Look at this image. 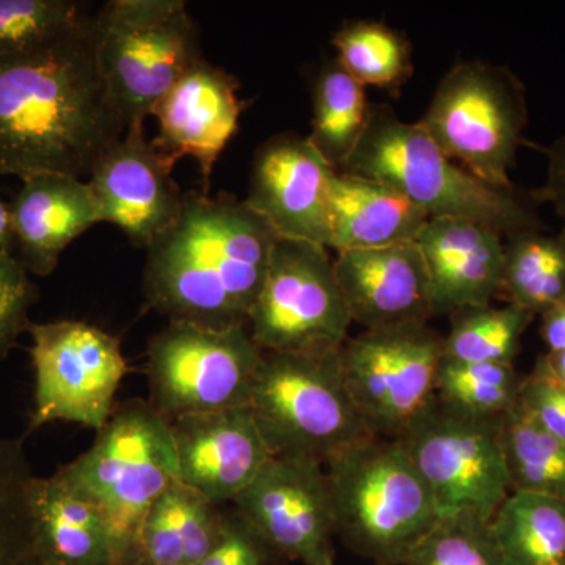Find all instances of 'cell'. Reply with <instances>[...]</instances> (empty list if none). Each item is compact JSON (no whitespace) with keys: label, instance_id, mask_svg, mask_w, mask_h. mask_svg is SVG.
<instances>
[{"label":"cell","instance_id":"obj_1","mask_svg":"<svg viewBox=\"0 0 565 565\" xmlns=\"http://www.w3.org/2000/svg\"><path fill=\"white\" fill-rule=\"evenodd\" d=\"M126 132L87 24L40 50L0 58V178H82Z\"/></svg>","mask_w":565,"mask_h":565},{"label":"cell","instance_id":"obj_13","mask_svg":"<svg viewBox=\"0 0 565 565\" xmlns=\"http://www.w3.org/2000/svg\"><path fill=\"white\" fill-rule=\"evenodd\" d=\"M35 390L31 430L55 422L99 430L128 373L120 340L82 321L32 323Z\"/></svg>","mask_w":565,"mask_h":565},{"label":"cell","instance_id":"obj_44","mask_svg":"<svg viewBox=\"0 0 565 565\" xmlns=\"http://www.w3.org/2000/svg\"><path fill=\"white\" fill-rule=\"evenodd\" d=\"M326 565H337V564H334V561H333V563H329V564H326Z\"/></svg>","mask_w":565,"mask_h":565},{"label":"cell","instance_id":"obj_8","mask_svg":"<svg viewBox=\"0 0 565 565\" xmlns=\"http://www.w3.org/2000/svg\"><path fill=\"white\" fill-rule=\"evenodd\" d=\"M419 125L446 156L486 184L514 189L509 172L527 125L526 93L514 73L460 62L441 77Z\"/></svg>","mask_w":565,"mask_h":565},{"label":"cell","instance_id":"obj_19","mask_svg":"<svg viewBox=\"0 0 565 565\" xmlns=\"http://www.w3.org/2000/svg\"><path fill=\"white\" fill-rule=\"evenodd\" d=\"M333 267L352 322L364 330L427 323L434 316L429 275L415 241L337 253Z\"/></svg>","mask_w":565,"mask_h":565},{"label":"cell","instance_id":"obj_16","mask_svg":"<svg viewBox=\"0 0 565 565\" xmlns=\"http://www.w3.org/2000/svg\"><path fill=\"white\" fill-rule=\"evenodd\" d=\"M333 170L308 137L280 134L253 156L245 204L278 239L329 248V191Z\"/></svg>","mask_w":565,"mask_h":565},{"label":"cell","instance_id":"obj_4","mask_svg":"<svg viewBox=\"0 0 565 565\" xmlns=\"http://www.w3.org/2000/svg\"><path fill=\"white\" fill-rule=\"evenodd\" d=\"M323 468L334 537L375 565H404L440 519L401 440L371 435Z\"/></svg>","mask_w":565,"mask_h":565},{"label":"cell","instance_id":"obj_14","mask_svg":"<svg viewBox=\"0 0 565 565\" xmlns=\"http://www.w3.org/2000/svg\"><path fill=\"white\" fill-rule=\"evenodd\" d=\"M232 505L289 563H333L332 501L322 463L273 456Z\"/></svg>","mask_w":565,"mask_h":565},{"label":"cell","instance_id":"obj_43","mask_svg":"<svg viewBox=\"0 0 565 565\" xmlns=\"http://www.w3.org/2000/svg\"><path fill=\"white\" fill-rule=\"evenodd\" d=\"M129 565H150L148 563H145V561L137 559L136 563L129 564Z\"/></svg>","mask_w":565,"mask_h":565},{"label":"cell","instance_id":"obj_41","mask_svg":"<svg viewBox=\"0 0 565 565\" xmlns=\"http://www.w3.org/2000/svg\"><path fill=\"white\" fill-rule=\"evenodd\" d=\"M541 362L544 363L545 370L553 379L565 386V351L561 352H546L545 355L539 356Z\"/></svg>","mask_w":565,"mask_h":565},{"label":"cell","instance_id":"obj_25","mask_svg":"<svg viewBox=\"0 0 565 565\" xmlns=\"http://www.w3.org/2000/svg\"><path fill=\"white\" fill-rule=\"evenodd\" d=\"M490 530L503 565H565V500L511 492Z\"/></svg>","mask_w":565,"mask_h":565},{"label":"cell","instance_id":"obj_35","mask_svg":"<svg viewBox=\"0 0 565 565\" xmlns=\"http://www.w3.org/2000/svg\"><path fill=\"white\" fill-rule=\"evenodd\" d=\"M39 289L14 255L0 256V362L13 351L22 333L31 329V308Z\"/></svg>","mask_w":565,"mask_h":565},{"label":"cell","instance_id":"obj_18","mask_svg":"<svg viewBox=\"0 0 565 565\" xmlns=\"http://www.w3.org/2000/svg\"><path fill=\"white\" fill-rule=\"evenodd\" d=\"M170 424L178 481L217 505L232 504L273 457L248 407Z\"/></svg>","mask_w":565,"mask_h":565},{"label":"cell","instance_id":"obj_21","mask_svg":"<svg viewBox=\"0 0 565 565\" xmlns=\"http://www.w3.org/2000/svg\"><path fill=\"white\" fill-rule=\"evenodd\" d=\"M11 200L14 256L31 275L54 273L74 239L102 222L87 182L58 173L22 178Z\"/></svg>","mask_w":565,"mask_h":565},{"label":"cell","instance_id":"obj_34","mask_svg":"<svg viewBox=\"0 0 565 565\" xmlns=\"http://www.w3.org/2000/svg\"><path fill=\"white\" fill-rule=\"evenodd\" d=\"M404 565H503L490 522L473 515L440 516Z\"/></svg>","mask_w":565,"mask_h":565},{"label":"cell","instance_id":"obj_17","mask_svg":"<svg viewBox=\"0 0 565 565\" xmlns=\"http://www.w3.org/2000/svg\"><path fill=\"white\" fill-rule=\"evenodd\" d=\"M237 92L236 77L202 58L151 111L159 125L152 145L174 163L185 156L195 159L203 192H210L215 162L239 129L245 103Z\"/></svg>","mask_w":565,"mask_h":565},{"label":"cell","instance_id":"obj_15","mask_svg":"<svg viewBox=\"0 0 565 565\" xmlns=\"http://www.w3.org/2000/svg\"><path fill=\"white\" fill-rule=\"evenodd\" d=\"M174 166L147 140L143 126L126 129L88 174L102 222L120 228L136 247H150L177 221L184 200Z\"/></svg>","mask_w":565,"mask_h":565},{"label":"cell","instance_id":"obj_29","mask_svg":"<svg viewBox=\"0 0 565 565\" xmlns=\"http://www.w3.org/2000/svg\"><path fill=\"white\" fill-rule=\"evenodd\" d=\"M451 316L444 359L462 363L514 364L535 316L514 305L470 307Z\"/></svg>","mask_w":565,"mask_h":565},{"label":"cell","instance_id":"obj_20","mask_svg":"<svg viewBox=\"0 0 565 565\" xmlns=\"http://www.w3.org/2000/svg\"><path fill=\"white\" fill-rule=\"evenodd\" d=\"M415 243L429 275L434 316L484 307L500 296L504 243L493 230L465 218H429Z\"/></svg>","mask_w":565,"mask_h":565},{"label":"cell","instance_id":"obj_32","mask_svg":"<svg viewBox=\"0 0 565 565\" xmlns=\"http://www.w3.org/2000/svg\"><path fill=\"white\" fill-rule=\"evenodd\" d=\"M90 18L85 3L74 0H0V58L40 50Z\"/></svg>","mask_w":565,"mask_h":565},{"label":"cell","instance_id":"obj_7","mask_svg":"<svg viewBox=\"0 0 565 565\" xmlns=\"http://www.w3.org/2000/svg\"><path fill=\"white\" fill-rule=\"evenodd\" d=\"M96 63L126 129L202 61L199 29L182 0H111L93 17Z\"/></svg>","mask_w":565,"mask_h":565},{"label":"cell","instance_id":"obj_26","mask_svg":"<svg viewBox=\"0 0 565 565\" xmlns=\"http://www.w3.org/2000/svg\"><path fill=\"white\" fill-rule=\"evenodd\" d=\"M370 114L363 85L337 61L327 62L316 76L313 120L307 137L337 172L344 170L359 147Z\"/></svg>","mask_w":565,"mask_h":565},{"label":"cell","instance_id":"obj_3","mask_svg":"<svg viewBox=\"0 0 565 565\" xmlns=\"http://www.w3.org/2000/svg\"><path fill=\"white\" fill-rule=\"evenodd\" d=\"M341 172L360 174L403 193L429 218L481 223L501 237L544 228L515 189H498L446 156L418 122L388 106H371L370 122Z\"/></svg>","mask_w":565,"mask_h":565},{"label":"cell","instance_id":"obj_27","mask_svg":"<svg viewBox=\"0 0 565 565\" xmlns=\"http://www.w3.org/2000/svg\"><path fill=\"white\" fill-rule=\"evenodd\" d=\"M509 305L541 316L565 297V230L525 232L504 244L501 291Z\"/></svg>","mask_w":565,"mask_h":565},{"label":"cell","instance_id":"obj_5","mask_svg":"<svg viewBox=\"0 0 565 565\" xmlns=\"http://www.w3.org/2000/svg\"><path fill=\"white\" fill-rule=\"evenodd\" d=\"M55 475L102 511L115 565L136 563L145 516L178 481L172 424L150 401L117 405L92 448Z\"/></svg>","mask_w":565,"mask_h":565},{"label":"cell","instance_id":"obj_37","mask_svg":"<svg viewBox=\"0 0 565 565\" xmlns=\"http://www.w3.org/2000/svg\"><path fill=\"white\" fill-rule=\"evenodd\" d=\"M519 404L535 423L565 444V405L541 363L535 362L533 371L522 377Z\"/></svg>","mask_w":565,"mask_h":565},{"label":"cell","instance_id":"obj_30","mask_svg":"<svg viewBox=\"0 0 565 565\" xmlns=\"http://www.w3.org/2000/svg\"><path fill=\"white\" fill-rule=\"evenodd\" d=\"M337 62L363 87L397 90L414 73L412 46L403 33L375 21L344 25L333 36Z\"/></svg>","mask_w":565,"mask_h":565},{"label":"cell","instance_id":"obj_42","mask_svg":"<svg viewBox=\"0 0 565 565\" xmlns=\"http://www.w3.org/2000/svg\"><path fill=\"white\" fill-rule=\"evenodd\" d=\"M18 565H51V564H47L46 561L40 559L39 556L33 555L31 550H29V552L25 553V556L22 557V559L20 561V564H18Z\"/></svg>","mask_w":565,"mask_h":565},{"label":"cell","instance_id":"obj_38","mask_svg":"<svg viewBox=\"0 0 565 565\" xmlns=\"http://www.w3.org/2000/svg\"><path fill=\"white\" fill-rule=\"evenodd\" d=\"M533 199L552 204L565 230V131L550 147L545 182Z\"/></svg>","mask_w":565,"mask_h":565},{"label":"cell","instance_id":"obj_11","mask_svg":"<svg viewBox=\"0 0 565 565\" xmlns=\"http://www.w3.org/2000/svg\"><path fill=\"white\" fill-rule=\"evenodd\" d=\"M500 419L460 415L435 399L399 438L438 515L490 522L511 493Z\"/></svg>","mask_w":565,"mask_h":565},{"label":"cell","instance_id":"obj_12","mask_svg":"<svg viewBox=\"0 0 565 565\" xmlns=\"http://www.w3.org/2000/svg\"><path fill=\"white\" fill-rule=\"evenodd\" d=\"M444 337L427 323L364 330L345 341V384L374 437H401L435 403Z\"/></svg>","mask_w":565,"mask_h":565},{"label":"cell","instance_id":"obj_40","mask_svg":"<svg viewBox=\"0 0 565 565\" xmlns=\"http://www.w3.org/2000/svg\"><path fill=\"white\" fill-rule=\"evenodd\" d=\"M2 255H14V237L10 204L0 196V256Z\"/></svg>","mask_w":565,"mask_h":565},{"label":"cell","instance_id":"obj_22","mask_svg":"<svg viewBox=\"0 0 565 565\" xmlns=\"http://www.w3.org/2000/svg\"><path fill=\"white\" fill-rule=\"evenodd\" d=\"M429 215L403 193L370 178L334 172L329 191V248L371 250L414 243Z\"/></svg>","mask_w":565,"mask_h":565},{"label":"cell","instance_id":"obj_31","mask_svg":"<svg viewBox=\"0 0 565 565\" xmlns=\"http://www.w3.org/2000/svg\"><path fill=\"white\" fill-rule=\"evenodd\" d=\"M522 377L514 364L441 359L435 394L446 407L479 419H500L519 403Z\"/></svg>","mask_w":565,"mask_h":565},{"label":"cell","instance_id":"obj_36","mask_svg":"<svg viewBox=\"0 0 565 565\" xmlns=\"http://www.w3.org/2000/svg\"><path fill=\"white\" fill-rule=\"evenodd\" d=\"M233 505L225 508L221 539L195 565H289Z\"/></svg>","mask_w":565,"mask_h":565},{"label":"cell","instance_id":"obj_28","mask_svg":"<svg viewBox=\"0 0 565 565\" xmlns=\"http://www.w3.org/2000/svg\"><path fill=\"white\" fill-rule=\"evenodd\" d=\"M511 492L565 500V444L534 422L519 403L500 419Z\"/></svg>","mask_w":565,"mask_h":565},{"label":"cell","instance_id":"obj_39","mask_svg":"<svg viewBox=\"0 0 565 565\" xmlns=\"http://www.w3.org/2000/svg\"><path fill=\"white\" fill-rule=\"evenodd\" d=\"M541 337L548 352L565 351V297L541 315Z\"/></svg>","mask_w":565,"mask_h":565},{"label":"cell","instance_id":"obj_23","mask_svg":"<svg viewBox=\"0 0 565 565\" xmlns=\"http://www.w3.org/2000/svg\"><path fill=\"white\" fill-rule=\"evenodd\" d=\"M31 552L51 565H115L106 519L57 475L31 482Z\"/></svg>","mask_w":565,"mask_h":565},{"label":"cell","instance_id":"obj_24","mask_svg":"<svg viewBox=\"0 0 565 565\" xmlns=\"http://www.w3.org/2000/svg\"><path fill=\"white\" fill-rule=\"evenodd\" d=\"M225 508L174 482L145 516L137 559L150 565H195L221 539Z\"/></svg>","mask_w":565,"mask_h":565},{"label":"cell","instance_id":"obj_10","mask_svg":"<svg viewBox=\"0 0 565 565\" xmlns=\"http://www.w3.org/2000/svg\"><path fill=\"white\" fill-rule=\"evenodd\" d=\"M351 323L329 248L278 239L248 313L253 341L267 352L332 351Z\"/></svg>","mask_w":565,"mask_h":565},{"label":"cell","instance_id":"obj_33","mask_svg":"<svg viewBox=\"0 0 565 565\" xmlns=\"http://www.w3.org/2000/svg\"><path fill=\"white\" fill-rule=\"evenodd\" d=\"M33 476L21 438L0 437V565H18L31 550Z\"/></svg>","mask_w":565,"mask_h":565},{"label":"cell","instance_id":"obj_9","mask_svg":"<svg viewBox=\"0 0 565 565\" xmlns=\"http://www.w3.org/2000/svg\"><path fill=\"white\" fill-rule=\"evenodd\" d=\"M262 360L247 323L170 321L148 343L150 404L169 422L248 407Z\"/></svg>","mask_w":565,"mask_h":565},{"label":"cell","instance_id":"obj_6","mask_svg":"<svg viewBox=\"0 0 565 565\" xmlns=\"http://www.w3.org/2000/svg\"><path fill=\"white\" fill-rule=\"evenodd\" d=\"M248 408L273 456L326 465L373 435L345 384L341 348L263 351Z\"/></svg>","mask_w":565,"mask_h":565},{"label":"cell","instance_id":"obj_2","mask_svg":"<svg viewBox=\"0 0 565 565\" xmlns=\"http://www.w3.org/2000/svg\"><path fill=\"white\" fill-rule=\"evenodd\" d=\"M277 241L244 200L189 191L177 221L147 248L145 299L170 321L247 323Z\"/></svg>","mask_w":565,"mask_h":565}]
</instances>
